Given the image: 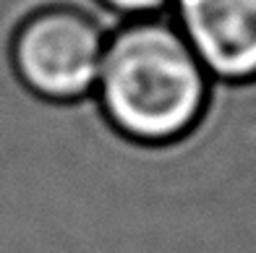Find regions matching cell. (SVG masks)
Segmentation results:
<instances>
[{
    "label": "cell",
    "instance_id": "3957f363",
    "mask_svg": "<svg viewBox=\"0 0 256 253\" xmlns=\"http://www.w3.org/2000/svg\"><path fill=\"white\" fill-rule=\"evenodd\" d=\"M176 13L209 76L256 78V0H176Z\"/></svg>",
    "mask_w": 256,
    "mask_h": 253
},
{
    "label": "cell",
    "instance_id": "7a4b0ae2",
    "mask_svg": "<svg viewBox=\"0 0 256 253\" xmlns=\"http://www.w3.org/2000/svg\"><path fill=\"white\" fill-rule=\"evenodd\" d=\"M94 0H42L16 21L8 39L10 71L44 102L71 105L94 94L108 42Z\"/></svg>",
    "mask_w": 256,
    "mask_h": 253
},
{
    "label": "cell",
    "instance_id": "6da1fadb",
    "mask_svg": "<svg viewBox=\"0 0 256 253\" xmlns=\"http://www.w3.org/2000/svg\"><path fill=\"white\" fill-rule=\"evenodd\" d=\"M92 97L123 139L178 144L206 110L209 73L178 24L162 16L126 18L108 34Z\"/></svg>",
    "mask_w": 256,
    "mask_h": 253
},
{
    "label": "cell",
    "instance_id": "277c9868",
    "mask_svg": "<svg viewBox=\"0 0 256 253\" xmlns=\"http://www.w3.org/2000/svg\"><path fill=\"white\" fill-rule=\"evenodd\" d=\"M94 3L104 13H115L123 18H142V16H157L172 0H94Z\"/></svg>",
    "mask_w": 256,
    "mask_h": 253
}]
</instances>
